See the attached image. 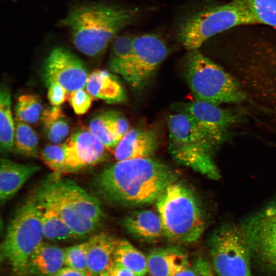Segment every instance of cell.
Segmentation results:
<instances>
[{
	"label": "cell",
	"mask_w": 276,
	"mask_h": 276,
	"mask_svg": "<svg viewBox=\"0 0 276 276\" xmlns=\"http://www.w3.org/2000/svg\"><path fill=\"white\" fill-rule=\"evenodd\" d=\"M0 145L4 153L11 151L14 145L15 126L11 109V94L6 87L0 93Z\"/></svg>",
	"instance_id": "26"
},
{
	"label": "cell",
	"mask_w": 276,
	"mask_h": 276,
	"mask_svg": "<svg viewBox=\"0 0 276 276\" xmlns=\"http://www.w3.org/2000/svg\"><path fill=\"white\" fill-rule=\"evenodd\" d=\"M119 240L108 233L101 232L95 234L87 241V276H100L113 268Z\"/></svg>",
	"instance_id": "16"
},
{
	"label": "cell",
	"mask_w": 276,
	"mask_h": 276,
	"mask_svg": "<svg viewBox=\"0 0 276 276\" xmlns=\"http://www.w3.org/2000/svg\"><path fill=\"white\" fill-rule=\"evenodd\" d=\"M241 227L251 256L265 267L276 271V202L250 217Z\"/></svg>",
	"instance_id": "10"
},
{
	"label": "cell",
	"mask_w": 276,
	"mask_h": 276,
	"mask_svg": "<svg viewBox=\"0 0 276 276\" xmlns=\"http://www.w3.org/2000/svg\"><path fill=\"white\" fill-rule=\"evenodd\" d=\"M67 100L76 114H83L90 108L93 97L83 89H80L70 92Z\"/></svg>",
	"instance_id": "33"
},
{
	"label": "cell",
	"mask_w": 276,
	"mask_h": 276,
	"mask_svg": "<svg viewBox=\"0 0 276 276\" xmlns=\"http://www.w3.org/2000/svg\"><path fill=\"white\" fill-rule=\"evenodd\" d=\"M242 5L258 24L276 27V0H234Z\"/></svg>",
	"instance_id": "29"
},
{
	"label": "cell",
	"mask_w": 276,
	"mask_h": 276,
	"mask_svg": "<svg viewBox=\"0 0 276 276\" xmlns=\"http://www.w3.org/2000/svg\"><path fill=\"white\" fill-rule=\"evenodd\" d=\"M169 152L178 164L213 179L220 175L212 153L217 145L185 113L168 118Z\"/></svg>",
	"instance_id": "5"
},
{
	"label": "cell",
	"mask_w": 276,
	"mask_h": 276,
	"mask_svg": "<svg viewBox=\"0 0 276 276\" xmlns=\"http://www.w3.org/2000/svg\"><path fill=\"white\" fill-rule=\"evenodd\" d=\"M87 241L64 248V266L86 273Z\"/></svg>",
	"instance_id": "31"
},
{
	"label": "cell",
	"mask_w": 276,
	"mask_h": 276,
	"mask_svg": "<svg viewBox=\"0 0 276 276\" xmlns=\"http://www.w3.org/2000/svg\"><path fill=\"white\" fill-rule=\"evenodd\" d=\"M43 162L53 172L63 174L65 163L64 144L49 145L45 146L40 153Z\"/></svg>",
	"instance_id": "32"
},
{
	"label": "cell",
	"mask_w": 276,
	"mask_h": 276,
	"mask_svg": "<svg viewBox=\"0 0 276 276\" xmlns=\"http://www.w3.org/2000/svg\"><path fill=\"white\" fill-rule=\"evenodd\" d=\"M42 77L46 86L58 84L68 93L84 89L88 75L81 60L62 47L52 49L45 58Z\"/></svg>",
	"instance_id": "12"
},
{
	"label": "cell",
	"mask_w": 276,
	"mask_h": 276,
	"mask_svg": "<svg viewBox=\"0 0 276 276\" xmlns=\"http://www.w3.org/2000/svg\"><path fill=\"white\" fill-rule=\"evenodd\" d=\"M213 267L218 276H252L251 253L241 227L222 226L209 241Z\"/></svg>",
	"instance_id": "9"
},
{
	"label": "cell",
	"mask_w": 276,
	"mask_h": 276,
	"mask_svg": "<svg viewBox=\"0 0 276 276\" xmlns=\"http://www.w3.org/2000/svg\"><path fill=\"white\" fill-rule=\"evenodd\" d=\"M164 237L172 243L186 244L198 241L205 221L200 204L192 190L176 180L156 201Z\"/></svg>",
	"instance_id": "4"
},
{
	"label": "cell",
	"mask_w": 276,
	"mask_h": 276,
	"mask_svg": "<svg viewBox=\"0 0 276 276\" xmlns=\"http://www.w3.org/2000/svg\"><path fill=\"white\" fill-rule=\"evenodd\" d=\"M186 78L196 100L219 105L241 103L246 99L237 81L198 50L189 51Z\"/></svg>",
	"instance_id": "8"
},
{
	"label": "cell",
	"mask_w": 276,
	"mask_h": 276,
	"mask_svg": "<svg viewBox=\"0 0 276 276\" xmlns=\"http://www.w3.org/2000/svg\"><path fill=\"white\" fill-rule=\"evenodd\" d=\"M177 111L188 115L218 146L225 139L227 128L240 119L237 112L218 105L195 100L180 103Z\"/></svg>",
	"instance_id": "13"
},
{
	"label": "cell",
	"mask_w": 276,
	"mask_h": 276,
	"mask_svg": "<svg viewBox=\"0 0 276 276\" xmlns=\"http://www.w3.org/2000/svg\"><path fill=\"white\" fill-rule=\"evenodd\" d=\"M64 266V249L42 242L35 249L28 264L27 274L53 276Z\"/></svg>",
	"instance_id": "21"
},
{
	"label": "cell",
	"mask_w": 276,
	"mask_h": 276,
	"mask_svg": "<svg viewBox=\"0 0 276 276\" xmlns=\"http://www.w3.org/2000/svg\"><path fill=\"white\" fill-rule=\"evenodd\" d=\"M48 87V98L53 106H59L67 99L69 93L62 86L52 84Z\"/></svg>",
	"instance_id": "35"
},
{
	"label": "cell",
	"mask_w": 276,
	"mask_h": 276,
	"mask_svg": "<svg viewBox=\"0 0 276 276\" xmlns=\"http://www.w3.org/2000/svg\"><path fill=\"white\" fill-rule=\"evenodd\" d=\"M14 145L18 152L29 157L38 155V139L34 130L25 122L16 119Z\"/></svg>",
	"instance_id": "28"
},
{
	"label": "cell",
	"mask_w": 276,
	"mask_h": 276,
	"mask_svg": "<svg viewBox=\"0 0 276 276\" xmlns=\"http://www.w3.org/2000/svg\"><path fill=\"white\" fill-rule=\"evenodd\" d=\"M86 89L93 98L108 103H119L126 100L125 91L118 77L105 70H96L88 75Z\"/></svg>",
	"instance_id": "19"
},
{
	"label": "cell",
	"mask_w": 276,
	"mask_h": 276,
	"mask_svg": "<svg viewBox=\"0 0 276 276\" xmlns=\"http://www.w3.org/2000/svg\"><path fill=\"white\" fill-rule=\"evenodd\" d=\"M63 144V174L74 172L98 164L106 155V148L88 128H77Z\"/></svg>",
	"instance_id": "14"
},
{
	"label": "cell",
	"mask_w": 276,
	"mask_h": 276,
	"mask_svg": "<svg viewBox=\"0 0 276 276\" xmlns=\"http://www.w3.org/2000/svg\"><path fill=\"white\" fill-rule=\"evenodd\" d=\"M168 48L164 40L154 34L134 37L129 78L132 88L143 87L166 58Z\"/></svg>",
	"instance_id": "11"
},
{
	"label": "cell",
	"mask_w": 276,
	"mask_h": 276,
	"mask_svg": "<svg viewBox=\"0 0 276 276\" xmlns=\"http://www.w3.org/2000/svg\"><path fill=\"white\" fill-rule=\"evenodd\" d=\"M44 238L39 203L33 194L17 210L1 247V259L18 276L27 274L29 261Z\"/></svg>",
	"instance_id": "6"
},
{
	"label": "cell",
	"mask_w": 276,
	"mask_h": 276,
	"mask_svg": "<svg viewBox=\"0 0 276 276\" xmlns=\"http://www.w3.org/2000/svg\"><path fill=\"white\" fill-rule=\"evenodd\" d=\"M100 276H111L110 270L105 273H104Z\"/></svg>",
	"instance_id": "38"
},
{
	"label": "cell",
	"mask_w": 276,
	"mask_h": 276,
	"mask_svg": "<svg viewBox=\"0 0 276 276\" xmlns=\"http://www.w3.org/2000/svg\"><path fill=\"white\" fill-rule=\"evenodd\" d=\"M155 131L142 128L129 130L114 149L117 161L151 157L158 147Z\"/></svg>",
	"instance_id": "15"
},
{
	"label": "cell",
	"mask_w": 276,
	"mask_h": 276,
	"mask_svg": "<svg viewBox=\"0 0 276 276\" xmlns=\"http://www.w3.org/2000/svg\"><path fill=\"white\" fill-rule=\"evenodd\" d=\"M136 9L100 2H85L71 8L59 22L75 48L89 57L105 50L124 28L137 17Z\"/></svg>",
	"instance_id": "2"
},
{
	"label": "cell",
	"mask_w": 276,
	"mask_h": 276,
	"mask_svg": "<svg viewBox=\"0 0 276 276\" xmlns=\"http://www.w3.org/2000/svg\"><path fill=\"white\" fill-rule=\"evenodd\" d=\"M35 196L39 203L44 238L51 241L67 240L77 238L52 207Z\"/></svg>",
	"instance_id": "22"
},
{
	"label": "cell",
	"mask_w": 276,
	"mask_h": 276,
	"mask_svg": "<svg viewBox=\"0 0 276 276\" xmlns=\"http://www.w3.org/2000/svg\"><path fill=\"white\" fill-rule=\"evenodd\" d=\"M17 119L27 123H35L43 112L40 99L35 95L26 94L17 99L15 107Z\"/></svg>",
	"instance_id": "30"
},
{
	"label": "cell",
	"mask_w": 276,
	"mask_h": 276,
	"mask_svg": "<svg viewBox=\"0 0 276 276\" xmlns=\"http://www.w3.org/2000/svg\"><path fill=\"white\" fill-rule=\"evenodd\" d=\"M134 37L117 36L112 41L108 62L110 71L121 76L127 82L130 73Z\"/></svg>",
	"instance_id": "24"
},
{
	"label": "cell",
	"mask_w": 276,
	"mask_h": 276,
	"mask_svg": "<svg viewBox=\"0 0 276 276\" xmlns=\"http://www.w3.org/2000/svg\"><path fill=\"white\" fill-rule=\"evenodd\" d=\"M122 225L128 233L140 240L152 241L164 237L160 218L151 210L134 211L123 219Z\"/></svg>",
	"instance_id": "20"
},
{
	"label": "cell",
	"mask_w": 276,
	"mask_h": 276,
	"mask_svg": "<svg viewBox=\"0 0 276 276\" xmlns=\"http://www.w3.org/2000/svg\"><path fill=\"white\" fill-rule=\"evenodd\" d=\"M53 276H87L85 272L65 266L60 269Z\"/></svg>",
	"instance_id": "36"
},
{
	"label": "cell",
	"mask_w": 276,
	"mask_h": 276,
	"mask_svg": "<svg viewBox=\"0 0 276 276\" xmlns=\"http://www.w3.org/2000/svg\"><path fill=\"white\" fill-rule=\"evenodd\" d=\"M114 261L135 276H145L148 272L147 258L126 240H119Z\"/></svg>",
	"instance_id": "27"
},
{
	"label": "cell",
	"mask_w": 276,
	"mask_h": 276,
	"mask_svg": "<svg viewBox=\"0 0 276 276\" xmlns=\"http://www.w3.org/2000/svg\"><path fill=\"white\" fill-rule=\"evenodd\" d=\"M41 167L36 164H20L6 158L0 163V200L1 204L12 198L25 183Z\"/></svg>",
	"instance_id": "17"
},
{
	"label": "cell",
	"mask_w": 276,
	"mask_h": 276,
	"mask_svg": "<svg viewBox=\"0 0 276 276\" xmlns=\"http://www.w3.org/2000/svg\"><path fill=\"white\" fill-rule=\"evenodd\" d=\"M41 121L43 131L51 142L59 144L68 136L69 122L59 106H53L43 110Z\"/></svg>",
	"instance_id": "25"
},
{
	"label": "cell",
	"mask_w": 276,
	"mask_h": 276,
	"mask_svg": "<svg viewBox=\"0 0 276 276\" xmlns=\"http://www.w3.org/2000/svg\"><path fill=\"white\" fill-rule=\"evenodd\" d=\"M34 194L58 213L77 238L95 232L102 221L99 200L60 174L49 175Z\"/></svg>",
	"instance_id": "3"
},
{
	"label": "cell",
	"mask_w": 276,
	"mask_h": 276,
	"mask_svg": "<svg viewBox=\"0 0 276 276\" xmlns=\"http://www.w3.org/2000/svg\"><path fill=\"white\" fill-rule=\"evenodd\" d=\"M174 276H213L212 268L207 261L200 258L194 260Z\"/></svg>",
	"instance_id": "34"
},
{
	"label": "cell",
	"mask_w": 276,
	"mask_h": 276,
	"mask_svg": "<svg viewBox=\"0 0 276 276\" xmlns=\"http://www.w3.org/2000/svg\"><path fill=\"white\" fill-rule=\"evenodd\" d=\"M111 276H135L132 272L119 264H114L110 270Z\"/></svg>",
	"instance_id": "37"
},
{
	"label": "cell",
	"mask_w": 276,
	"mask_h": 276,
	"mask_svg": "<svg viewBox=\"0 0 276 276\" xmlns=\"http://www.w3.org/2000/svg\"><path fill=\"white\" fill-rule=\"evenodd\" d=\"M258 24L248 11L237 2L209 7L191 12L177 24L176 37L188 51L198 50L214 35L231 28Z\"/></svg>",
	"instance_id": "7"
},
{
	"label": "cell",
	"mask_w": 276,
	"mask_h": 276,
	"mask_svg": "<svg viewBox=\"0 0 276 276\" xmlns=\"http://www.w3.org/2000/svg\"><path fill=\"white\" fill-rule=\"evenodd\" d=\"M117 111H106L95 115L90 121L88 128L107 149L115 148L121 137L117 124Z\"/></svg>",
	"instance_id": "23"
},
{
	"label": "cell",
	"mask_w": 276,
	"mask_h": 276,
	"mask_svg": "<svg viewBox=\"0 0 276 276\" xmlns=\"http://www.w3.org/2000/svg\"><path fill=\"white\" fill-rule=\"evenodd\" d=\"M171 168L151 157L117 161L95 176L94 196L111 204L142 206L156 202L177 180Z\"/></svg>",
	"instance_id": "1"
},
{
	"label": "cell",
	"mask_w": 276,
	"mask_h": 276,
	"mask_svg": "<svg viewBox=\"0 0 276 276\" xmlns=\"http://www.w3.org/2000/svg\"><path fill=\"white\" fill-rule=\"evenodd\" d=\"M147 261L151 276H174L190 263L187 254L176 247L155 249L148 254Z\"/></svg>",
	"instance_id": "18"
}]
</instances>
